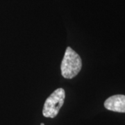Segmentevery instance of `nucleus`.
<instances>
[{
  "label": "nucleus",
  "mask_w": 125,
  "mask_h": 125,
  "mask_svg": "<svg viewBox=\"0 0 125 125\" xmlns=\"http://www.w3.org/2000/svg\"><path fill=\"white\" fill-rule=\"evenodd\" d=\"M82 67V61L79 55L71 47L66 49L61 62V74L65 79H73L79 73Z\"/></svg>",
  "instance_id": "f257e3e1"
},
{
  "label": "nucleus",
  "mask_w": 125,
  "mask_h": 125,
  "mask_svg": "<svg viewBox=\"0 0 125 125\" xmlns=\"http://www.w3.org/2000/svg\"><path fill=\"white\" fill-rule=\"evenodd\" d=\"M65 93L61 88L56 89L45 101L42 114L45 117L54 118L58 115L64 104Z\"/></svg>",
  "instance_id": "f03ea898"
},
{
  "label": "nucleus",
  "mask_w": 125,
  "mask_h": 125,
  "mask_svg": "<svg viewBox=\"0 0 125 125\" xmlns=\"http://www.w3.org/2000/svg\"><path fill=\"white\" fill-rule=\"evenodd\" d=\"M104 107L112 111L125 113V95L117 94L110 97L105 101Z\"/></svg>",
  "instance_id": "7ed1b4c3"
},
{
  "label": "nucleus",
  "mask_w": 125,
  "mask_h": 125,
  "mask_svg": "<svg viewBox=\"0 0 125 125\" xmlns=\"http://www.w3.org/2000/svg\"><path fill=\"white\" fill-rule=\"evenodd\" d=\"M40 125H44V123H42Z\"/></svg>",
  "instance_id": "20e7f679"
}]
</instances>
